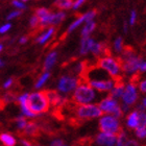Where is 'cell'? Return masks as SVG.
<instances>
[{
    "mask_svg": "<svg viewBox=\"0 0 146 146\" xmlns=\"http://www.w3.org/2000/svg\"><path fill=\"white\" fill-rule=\"evenodd\" d=\"M96 99H97L96 90L92 88L89 84H85V82L77 85L72 96V100L78 104H92Z\"/></svg>",
    "mask_w": 146,
    "mask_h": 146,
    "instance_id": "6da1fadb",
    "label": "cell"
},
{
    "mask_svg": "<svg viewBox=\"0 0 146 146\" xmlns=\"http://www.w3.org/2000/svg\"><path fill=\"white\" fill-rule=\"evenodd\" d=\"M122 60L120 61L121 63V70L126 74H133L137 72L142 63V58L135 54L131 48L124 49L122 50Z\"/></svg>",
    "mask_w": 146,
    "mask_h": 146,
    "instance_id": "7a4b0ae2",
    "label": "cell"
},
{
    "mask_svg": "<svg viewBox=\"0 0 146 146\" xmlns=\"http://www.w3.org/2000/svg\"><path fill=\"white\" fill-rule=\"evenodd\" d=\"M27 104L29 110L35 115L46 113L50 106L45 92H36V93L28 94Z\"/></svg>",
    "mask_w": 146,
    "mask_h": 146,
    "instance_id": "3957f363",
    "label": "cell"
},
{
    "mask_svg": "<svg viewBox=\"0 0 146 146\" xmlns=\"http://www.w3.org/2000/svg\"><path fill=\"white\" fill-rule=\"evenodd\" d=\"M97 66L100 67L102 70L106 71L114 79L119 77L122 71L120 61L112 58V56H109V55H106V56H102V58H99L97 62Z\"/></svg>",
    "mask_w": 146,
    "mask_h": 146,
    "instance_id": "277c9868",
    "label": "cell"
},
{
    "mask_svg": "<svg viewBox=\"0 0 146 146\" xmlns=\"http://www.w3.org/2000/svg\"><path fill=\"white\" fill-rule=\"evenodd\" d=\"M98 107H99V109L101 110L102 113L111 114V115H113L116 118H120L123 115L118 101L116 100V98L112 97V96H108L104 99H102L99 102Z\"/></svg>",
    "mask_w": 146,
    "mask_h": 146,
    "instance_id": "5b68a950",
    "label": "cell"
},
{
    "mask_svg": "<svg viewBox=\"0 0 146 146\" xmlns=\"http://www.w3.org/2000/svg\"><path fill=\"white\" fill-rule=\"evenodd\" d=\"M75 114L80 119H93L100 117L102 115V112L97 104H87L77 106L75 110Z\"/></svg>",
    "mask_w": 146,
    "mask_h": 146,
    "instance_id": "8992f818",
    "label": "cell"
},
{
    "mask_svg": "<svg viewBox=\"0 0 146 146\" xmlns=\"http://www.w3.org/2000/svg\"><path fill=\"white\" fill-rule=\"evenodd\" d=\"M99 128L104 133H109V134H118L121 126L118 118L114 117L113 115H104L102 116L99 120Z\"/></svg>",
    "mask_w": 146,
    "mask_h": 146,
    "instance_id": "52a82bcc",
    "label": "cell"
},
{
    "mask_svg": "<svg viewBox=\"0 0 146 146\" xmlns=\"http://www.w3.org/2000/svg\"><path fill=\"white\" fill-rule=\"evenodd\" d=\"M78 84V79L74 76L64 75L58 79V91L63 93V94H68V93H71L72 91H74Z\"/></svg>",
    "mask_w": 146,
    "mask_h": 146,
    "instance_id": "ba28073f",
    "label": "cell"
},
{
    "mask_svg": "<svg viewBox=\"0 0 146 146\" xmlns=\"http://www.w3.org/2000/svg\"><path fill=\"white\" fill-rule=\"evenodd\" d=\"M121 98L123 104H127V106H133L138 99V92L136 86L131 82L125 86Z\"/></svg>",
    "mask_w": 146,
    "mask_h": 146,
    "instance_id": "9c48e42d",
    "label": "cell"
},
{
    "mask_svg": "<svg viewBox=\"0 0 146 146\" xmlns=\"http://www.w3.org/2000/svg\"><path fill=\"white\" fill-rule=\"evenodd\" d=\"M88 84L92 88L99 92H109L115 86L116 80L114 78L96 79V80H88Z\"/></svg>",
    "mask_w": 146,
    "mask_h": 146,
    "instance_id": "30bf717a",
    "label": "cell"
},
{
    "mask_svg": "<svg viewBox=\"0 0 146 146\" xmlns=\"http://www.w3.org/2000/svg\"><path fill=\"white\" fill-rule=\"evenodd\" d=\"M117 136L115 134H109L101 131L96 137V143L100 146H115Z\"/></svg>",
    "mask_w": 146,
    "mask_h": 146,
    "instance_id": "8fae6325",
    "label": "cell"
},
{
    "mask_svg": "<svg viewBox=\"0 0 146 146\" xmlns=\"http://www.w3.org/2000/svg\"><path fill=\"white\" fill-rule=\"evenodd\" d=\"M45 94L47 96V99L49 101V104H51L53 107H63L66 104V98L61 96L56 91H45Z\"/></svg>",
    "mask_w": 146,
    "mask_h": 146,
    "instance_id": "7c38bea8",
    "label": "cell"
},
{
    "mask_svg": "<svg viewBox=\"0 0 146 146\" xmlns=\"http://www.w3.org/2000/svg\"><path fill=\"white\" fill-rule=\"evenodd\" d=\"M27 98H28V94L27 93H24V94L20 95L19 97H17V100H18V102L21 106V111L23 115L26 116V117H35L36 115L28 108Z\"/></svg>",
    "mask_w": 146,
    "mask_h": 146,
    "instance_id": "4fadbf2b",
    "label": "cell"
},
{
    "mask_svg": "<svg viewBox=\"0 0 146 146\" xmlns=\"http://www.w3.org/2000/svg\"><path fill=\"white\" fill-rule=\"evenodd\" d=\"M55 33V28L53 27V26H51V27L47 28L46 31H44L42 33V34L40 35L38 38L36 39V42L38 43V44H40V45H44L45 43H47L49 41V40L51 39L52 36L54 35Z\"/></svg>",
    "mask_w": 146,
    "mask_h": 146,
    "instance_id": "5bb4252c",
    "label": "cell"
},
{
    "mask_svg": "<svg viewBox=\"0 0 146 146\" xmlns=\"http://www.w3.org/2000/svg\"><path fill=\"white\" fill-rule=\"evenodd\" d=\"M94 43H95V41L92 39V38H90V36L82 38V42H80V49H79L80 54L85 55V54H87V53H89Z\"/></svg>",
    "mask_w": 146,
    "mask_h": 146,
    "instance_id": "9a60e30c",
    "label": "cell"
},
{
    "mask_svg": "<svg viewBox=\"0 0 146 146\" xmlns=\"http://www.w3.org/2000/svg\"><path fill=\"white\" fill-rule=\"evenodd\" d=\"M56 58H58V52L56 51H51L49 53L45 58V62H44V70L49 71L53 66H54L55 62H56Z\"/></svg>",
    "mask_w": 146,
    "mask_h": 146,
    "instance_id": "2e32d148",
    "label": "cell"
},
{
    "mask_svg": "<svg viewBox=\"0 0 146 146\" xmlns=\"http://www.w3.org/2000/svg\"><path fill=\"white\" fill-rule=\"evenodd\" d=\"M126 124L129 128H136L139 125V112L138 111H134V112L129 113V115L127 116L126 119Z\"/></svg>",
    "mask_w": 146,
    "mask_h": 146,
    "instance_id": "e0dca14e",
    "label": "cell"
},
{
    "mask_svg": "<svg viewBox=\"0 0 146 146\" xmlns=\"http://www.w3.org/2000/svg\"><path fill=\"white\" fill-rule=\"evenodd\" d=\"M95 27H96V23H95L93 20H92V21H89V22H86V25L82 29V38L90 36V35L93 33Z\"/></svg>",
    "mask_w": 146,
    "mask_h": 146,
    "instance_id": "ac0fdd59",
    "label": "cell"
},
{
    "mask_svg": "<svg viewBox=\"0 0 146 146\" xmlns=\"http://www.w3.org/2000/svg\"><path fill=\"white\" fill-rule=\"evenodd\" d=\"M0 141L4 146H16V143H17L15 138L12 135L6 134V133L0 135Z\"/></svg>",
    "mask_w": 146,
    "mask_h": 146,
    "instance_id": "d6986e66",
    "label": "cell"
},
{
    "mask_svg": "<svg viewBox=\"0 0 146 146\" xmlns=\"http://www.w3.org/2000/svg\"><path fill=\"white\" fill-rule=\"evenodd\" d=\"M123 91H124V86H123V84L116 82L115 86L111 90V96L114 98H121L122 94H123Z\"/></svg>",
    "mask_w": 146,
    "mask_h": 146,
    "instance_id": "ffe728a7",
    "label": "cell"
},
{
    "mask_svg": "<svg viewBox=\"0 0 146 146\" xmlns=\"http://www.w3.org/2000/svg\"><path fill=\"white\" fill-rule=\"evenodd\" d=\"M107 50H108L107 47H106L104 44L95 42L94 44H93V46H92V48H91V50H90V51H91L94 55H96V56H100V55L104 54Z\"/></svg>",
    "mask_w": 146,
    "mask_h": 146,
    "instance_id": "44dd1931",
    "label": "cell"
},
{
    "mask_svg": "<svg viewBox=\"0 0 146 146\" xmlns=\"http://www.w3.org/2000/svg\"><path fill=\"white\" fill-rule=\"evenodd\" d=\"M74 0H55L54 6L58 9H72Z\"/></svg>",
    "mask_w": 146,
    "mask_h": 146,
    "instance_id": "7402d4cb",
    "label": "cell"
},
{
    "mask_svg": "<svg viewBox=\"0 0 146 146\" xmlns=\"http://www.w3.org/2000/svg\"><path fill=\"white\" fill-rule=\"evenodd\" d=\"M84 22H86L85 21V16L82 15L80 17H78V18L76 19V20H74V21L71 23L70 26H69V27H68V29H67V33H68V34H71V33L75 31V29L78 27V26H80V25H82Z\"/></svg>",
    "mask_w": 146,
    "mask_h": 146,
    "instance_id": "603a6c76",
    "label": "cell"
},
{
    "mask_svg": "<svg viewBox=\"0 0 146 146\" xmlns=\"http://www.w3.org/2000/svg\"><path fill=\"white\" fill-rule=\"evenodd\" d=\"M49 77H50V73H49L48 71H45V72H44L42 74V75H41V77H40V78L38 79V82H36V85H35L36 89L42 88L43 86L45 85V82H47V80H48Z\"/></svg>",
    "mask_w": 146,
    "mask_h": 146,
    "instance_id": "cb8c5ba5",
    "label": "cell"
},
{
    "mask_svg": "<svg viewBox=\"0 0 146 146\" xmlns=\"http://www.w3.org/2000/svg\"><path fill=\"white\" fill-rule=\"evenodd\" d=\"M36 129H38V126H36V124L35 122H27V125L25 126V128L23 131H25L26 135H35Z\"/></svg>",
    "mask_w": 146,
    "mask_h": 146,
    "instance_id": "d4e9b609",
    "label": "cell"
},
{
    "mask_svg": "<svg viewBox=\"0 0 146 146\" xmlns=\"http://www.w3.org/2000/svg\"><path fill=\"white\" fill-rule=\"evenodd\" d=\"M16 125H17L19 131H23L25 128V126L27 125V120L23 116H20V117H18V118L16 119Z\"/></svg>",
    "mask_w": 146,
    "mask_h": 146,
    "instance_id": "484cf974",
    "label": "cell"
},
{
    "mask_svg": "<svg viewBox=\"0 0 146 146\" xmlns=\"http://www.w3.org/2000/svg\"><path fill=\"white\" fill-rule=\"evenodd\" d=\"M50 14V11L48 9H45V7H40L36 11V14L35 15L38 17V18L41 20V19L45 18L46 16H48Z\"/></svg>",
    "mask_w": 146,
    "mask_h": 146,
    "instance_id": "4316f807",
    "label": "cell"
},
{
    "mask_svg": "<svg viewBox=\"0 0 146 146\" xmlns=\"http://www.w3.org/2000/svg\"><path fill=\"white\" fill-rule=\"evenodd\" d=\"M125 142H126V134L124 131H121L118 137H117L115 146H124Z\"/></svg>",
    "mask_w": 146,
    "mask_h": 146,
    "instance_id": "83f0119b",
    "label": "cell"
},
{
    "mask_svg": "<svg viewBox=\"0 0 146 146\" xmlns=\"http://www.w3.org/2000/svg\"><path fill=\"white\" fill-rule=\"evenodd\" d=\"M114 49H115V51L117 52H121L123 50V40L122 38H117L115 40V42H114Z\"/></svg>",
    "mask_w": 146,
    "mask_h": 146,
    "instance_id": "f1b7e54d",
    "label": "cell"
},
{
    "mask_svg": "<svg viewBox=\"0 0 146 146\" xmlns=\"http://www.w3.org/2000/svg\"><path fill=\"white\" fill-rule=\"evenodd\" d=\"M136 136L140 139L146 138V126H138L136 128Z\"/></svg>",
    "mask_w": 146,
    "mask_h": 146,
    "instance_id": "f546056e",
    "label": "cell"
},
{
    "mask_svg": "<svg viewBox=\"0 0 146 146\" xmlns=\"http://www.w3.org/2000/svg\"><path fill=\"white\" fill-rule=\"evenodd\" d=\"M29 26L31 28H36L38 26H40V19L36 15L31 16L29 19Z\"/></svg>",
    "mask_w": 146,
    "mask_h": 146,
    "instance_id": "4dcf8cb0",
    "label": "cell"
},
{
    "mask_svg": "<svg viewBox=\"0 0 146 146\" xmlns=\"http://www.w3.org/2000/svg\"><path fill=\"white\" fill-rule=\"evenodd\" d=\"M2 99H3V101H4L5 104H9V102H13V101L17 100V97H16L13 93H6V94L3 96Z\"/></svg>",
    "mask_w": 146,
    "mask_h": 146,
    "instance_id": "1f68e13d",
    "label": "cell"
},
{
    "mask_svg": "<svg viewBox=\"0 0 146 146\" xmlns=\"http://www.w3.org/2000/svg\"><path fill=\"white\" fill-rule=\"evenodd\" d=\"M12 4L13 6H15L17 9H26V5H25L24 2H22L21 0H12Z\"/></svg>",
    "mask_w": 146,
    "mask_h": 146,
    "instance_id": "d6a6232c",
    "label": "cell"
},
{
    "mask_svg": "<svg viewBox=\"0 0 146 146\" xmlns=\"http://www.w3.org/2000/svg\"><path fill=\"white\" fill-rule=\"evenodd\" d=\"M138 126H146V113L144 111L139 112V125Z\"/></svg>",
    "mask_w": 146,
    "mask_h": 146,
    "instance_id": "836d02e7",
    "label": "cell"
},
{
    "mask_svg": "<svg viewBox=\"0 0 146 146\" xmlns=\"http://www.w3.org/2000/svg\"><path fill=\"white\" fill-rule=\"evenodd\" d=\"M22 12L20 11V9H16V11H13V12H11L7 15V17H6V20H13V19H16V18H18L19 16L21 15Z\"/></svg>",
    "mask_w": 146,
    "mask_h": 146,
    "instance_id": "e575fe53",
    "label": "cell"
},
{
    "mask_svg": "<svg viewBox=\"0 0 146 146\" xmlns=\"http://www.w3.org/2000/svg\"><path fill=\"white\" fill-rule=\"evenodd\" d=\"M96 14H97V13H96V11H90V12L84 14V16H85V21L86 22L92 21V20L95 18Z\"/></svg>",
    "mask_w": 146,
    "mask_h": 146,
    "instance_id": "d590c367",
    "label": "cell"
},
{
    "mask_svg": "<svg viewBox=\"0 0 146 146\" xmlns=\"http://www.w3.org/2000/svg\"><path fill=\"white\" fill-rule=\"evenodd\" d=\"M11 28H12V24H11V23H5V24L1 25V26H0V34L1 35L6 34Z\"/></svg>",
    "mask_w": 146,
    "mask_h": 146,
    "instance_id": "8d00e7d4",
    "label": "cell"
},
{
    "mask_svg": "<svg viewBox=\"0 0 146 146\" xmlns=\"http://www.w3.org/2000/svg\"><path fill=\"white\" fill-rule=\"evenodd\" d=\"M86 2V0H75L74 2H73V5H72V9H79L80 6Z\"/></svg>",
    "mask_w": 146,
    "mask_h": 146,
    "instance_id": "74e56055",
    "label": "cell"
},
{
    "mask_svg": "<svg viewBox=\"0 0 146 146\" xmlns=\"http://www.w3.org/2000/svg\"><path fill=\"white\" fill-rule=\"evenodd\" d=\"M136 18H137V14L135 11H131V16H129V25H134L136 22Z\"/></svg>",
    "mask_w": 146,
    "mask_h": 146,
    "instance_id": "f35d334b",
    "label": "cell"
},
{
    "mask_svg": "<svg viewBox=\"0 0 146 146\" xmlns=\"http://www.w3.org/2000/svg\"><path fill=\"white\" fill-rule=\"evenodd\" d=\"M124 146H140L139 145V143H138L137 141L136 140H127L126 142H125V144H124Z\"/></svg>",
    "mask_w": 146,
    "mask_h": 146,
    "instance_id": "ab89813d",
    "label": "cell"
},
{
    "mask_svg": "<svg viewBox=\"0 0 146 146\" xmlns=\"http://www.w3.org/2000/svg\"><path fill=\"white\" fill-rule=\"evenodd\" d=\"M63 144H64L63 140H61V139H55V140H53L50 143V146H62Z\"/></svg>",
    "mask_w": 146,
    "mask_h": 146,
    "instance_id": "60d3db41",
    "label": "cell"
},
{
    "mask_svg": "<svg viewBox=\"0 0 146 146\" xmlns=\"http://www.w3.org/2000/svg\"><path fill=\"white\" fill-rule=\"evenodd\" d=\"M139 89L142 93H146V79H144L143 82H141L139 84Z\"/></svg>",
    "mask_w": 146,
    "mask_h": 146,
    "instance_id": "b9f144b4",
    "label": "cell"
},
{
    "mask_svg": "<svg viewBox=\"0 0 146 146\" xmlns=\"http://www.w3.org/2000/svg\"><path fill=\"white\" fill-rule=\"evenodd\" d=\"M13 82H14V80H13V78L6 79L5 82L3 84V88H4V89H9V87H11V86L13 85Z\"/></svg>",
    "mask_w": 146,
    "mask_h": 146,
    "instance_id": "7bdbcfd3",
    "label": "cell"
},
{
    "mask_svg": "<svg viewBox=\"0 0 146 146\" xmlns=\"http://www.w3.org/2000/svg\"><path fill=\"white\" fill-rule=\"evenodd\" d=\"M139 70H140L141 72H146V62H142V63H141V66H140V68H139Z\"/></svg>",
    "mask_w": 146,
    "mask_h": 146,
    "instance_id": "ee69618b",
    "label": "cell"
},
{
    "mask_svg": "<svg viewBox=\"0 0 146 146\" xmlns=\"http://www.w3.org/2000/svg\"><path fill=\"white\" fill-rule=\"evenodd\" d=\"M27 40H28L27 36H21V38L19 39V43H20V44H25V43L27 42Z\"/></svg>",
    "mask_w": 146,
    "mask_h": 146,
    "instance_id": "f6af8a7d",
    "label": "cell"
},
{
    "mask_svg": "<svg viewBox=\"0 0 146 146\" xmlns=\"http://www.w3.org/2000/svg\"><path fill=\"white\" fill-rule=\"evenodd\" d=\"M4 107H5V102L3 101L2 98H0V111L4 109Z\"/></svg>",
    "mask_w": 146,
    "mask_h": 146,
    "instance_id": "bcb514c9",
    "label": "cell"
},
{
    "mask_svg": "<svg viewBox=\"0 0 146 146\" xmlns=\"http://www.w3.org/2000/svg\"><path fill=\"white\" fill-rule=\"evenodd\" d=\"M21 143L23 144V146H33L28 141H26V140H21Z\"/></svg>",
    "mask_w": 146,
    "mask_h": 146,
    "instance_id": "7dc6e473",
    "label": "cell"
},
{
    "mask_svg": "<svg viewBox=\"0 0 146 146\" xmlns=\"http://www.w3.org/2000/svg\"><path fill=\"white\" fill-rule=\"evenodd\" d=\"M142 106H143V107H144V108H145V109H146V97L144 98L143 100H142Z\"/></svg>",
    "mask_w": 146,
    "mask_h": 146,
    "instance_id": "c3c4849f",
    "label": "cell"
},
{
    "mask_svg": "<svg viewBox=\"0 0 146 146\" xmlns=\"http://www.w3.org/2000/svg\"><path fill=\"white\" fill-rule=\"evenodd\" d=\"M127 31V23H124V33Z\"/></svg>",
    "mask_w": 146,
    "mask_h": 146,
    "instance_id": "681fc988",
    "label": "cell"
},
{
    "mask_svg": "<svg viewBox=\"0 0 146 146\" xmlns=\"http://www.w3.org/2000/svg\"><path fill=\"white\" fill-rule=\"evenodd\" d=\"M2 49H3V46H2V44H0V52L2 51Z\"/></svg>",
    "mask_w": 146,
    "mask_h": 146,
    "instance_id": "f907efd6",
    "label": "cell"
},
{
    "mask_svg": "<svg viewBox=\"0 0 146 146\" xmlns=\"http://www.w3.org/2000/svg\"><path fill=\"white\" fill-rule=\"evenodd\" d=\"M22 2H26V1H28V0H21Z\"/></svg>",
    "mask_w": 146,
    "mask_h": 146,
    "instance_id": "816d5d0a",
    "label": "cell"
},
{
    "mask_svg": "<svg viewBox=\"0 0 146 146\" xmlns=\"http://www.w3.org/2000/svg\"><path fill=\"white\" fill-rule=\"evenodd\" d=\"M62 146H67V145H65V144H63V145H62Z\"/></svg>",
    "mask_w": 146,
    "mask_h": 146,
    "instance_id": "f5cc1de1",
    "label": "cell"
},
{
    "mask_svg": "<svg viewBox=\"0 0 146 146\" xmlns=\"http://www.w3.org/2000/svg\"><path fill=\"white\" fill-rule=\"evenodd\" d=\"M0 66H1V61H0Z\"/></svg>",
    "mask_w": 146,
    "mask_h": 146,
    "instance_id": "db71d44e",
    "label": "cell"
}]
</instances>
